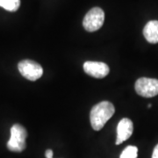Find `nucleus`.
I'll return each mask as SVG.
<instances>
[{
	"mask_svg": "<svg viewBox=\"0 0 158 158\" xmlns=\"http://www.w3.org/2000/svg\"><path fill=\"white\" fill-rule=\"evenodd\" d=\"M19 71L25 78L30 81H35L39 79L43 74V69L34 61L32 60H23L18 64Z\"/></svg>",
	"mask_w": 158,
	"mask_h": 158,
	"instance_id": "39448f33",
	"label": "nucleus"
},
{
	"mask_svg": "<svg viewBox=\"0 0 158 158\" xmlns=\"http://www.w3.org/2000/svg\"><path fill=\"white\" fill-rule=\"evenodd\" d=\"M84 70L87 75L95 78H104L106 77L110 69L105 62L88 61L84 63Z\"/></svg>",
	"mask_w": 158,
	"mask_h": 158,
	"instance_id": "423d86ee",
	"label": "nucleus"
},
{
	"mask_svg": "<svg viewBox=\"0 0 158 158\" xmlns=\"http://www.w3.org/2000/svg\"><path fill=\"white\" fill-rule=\"evenodd\" d=\"M105 21V12L99 7L90 9L83 20V26L88 32H95L100 29Z\"/></svg>",
	"mask_w": 158,
	"mask_h": 158,
	"instance_id": "7ed1b4c3",
	"label": "nucleus"
},
{
	"mask_svg": "<svg viewBox=\"0 0 158 158\" xmlns=\"http://www.w3.org/2000/svg\"><path fill=\"white\" fill-rule=\"evenodd\" d=\"M114 112L115 108L111 102L102 101L95 105L90 113V120L92 128L96 131L101 130L105 124L112 118Z\"/></svg>",
	"mask_w": 158,
	"mask_h": 158,
	"instance_id": "f257e3e1",
	"label": "nucleus"
},
{
	"mask_svg": "<svg viewBox=\"0 0 158 158\" xmlns=\"http://www.w3.org/2000/svg\"><path fill=\"white\" fill-rule=\"evenodd\" d=\"M143 35L149 43H158V20H150L143 28Z\"/></svg>",
	"mask_w": 158,
	"mask_h": 158,
	"instance_id": "6e6552de",
	"label": "nucleus"
},
{
	"mask_svg": "<svg viewBox=\"0 0 158 158\" xmlns=\"http://www.w3.org/2000/svg\"><path fill=\"white\" fill-rule=\"evenodd\" d=\"M134 131V125L128 118H123L117 126V138L116 145H119L127 139H129Z\"/></svg>",
	"mask_w": 158,
	"mask_h": 158,
	"instance_id": "0eeeda50",
	"label": "nucleus"
},
{
	"mask_svg": "<svg viewBox=\"0 0 158 158\" xmlns=\"http://www.w3.org/2000/svg\"><path fill=\"white\" fill-rule=\"evenodd\" d=\"M27 132L19 124H15L11 128V137L7 142V148L12 152H22L26 148Z\"/></svg>",
	"mask_w": 158,
	"mask_h": 158,
	"instance_id": "f03ea898",
	"label": "nucleus"
},
{
	"mask_svg": "<svg viewBox=\"0 0 158 158\" xmlns=\"http://www.w3.org/2000/svg\"><path fill=\"white\" fill-rule=\"evenodd\" d=\"M20 0H0V7L9 11H16L19 8Z\"/></svg>",
	"mask_w": 158,
	"mask_h": 158,
	"instance_id": "1a4fd4ad",
	"label": "nucleus"
},
{
	"mask_svg": "<svg viewBox=\"0 0 158 158\" xmlns=\"http://www.w3.org/2000/svg\"><path fill=\"white\" fill-rule=\"evenodd\" d=\"M138 95L143 98H152L158 95V79L141 77L135 85Z\"/></svg>",
	"mask_w": 158,
	"mask_h": 158,
	"instance_id": "20e7f679",
	"label": "nucleus"
},
{
	"mask_svg": "<svg viewBox=\"0 0 158 158\" xmlns=\"http://www.w3.org/2000/svg\"><path fill=\"white\" fill-rule=\"evenodd\" d=\"M45 156L47 158H53V150L52 149H47L45 152Z\"/></svg>",
	"mask_w": 158,
	"mask_h": 158,
	"instance_id": "9b49d317",
	"label": "nucleus"
},
{
	"mask_svg": "<svg viewBox=\"0 0 158 158\" xmlns=\"http://www.w3.org/2000/svg\"><path fill=\"white\" fill-rule=\"evenodd\" d=\"M138 148L135 146H127L122 151L119 158H137Z\"/></svg>",
	"mask_w": 158,
	"mask_h": 158,
	"instance_id": "9d476101",
	"label": "nucleus"
},
{
	"mask_svg": "<svg viewBox=\"0 0 158 158\" xmlns=\"http://www.w3.org/2000/svg\"><path fill=\"white\" fill-rule=\"evenodd\" d=\"M152 158H158V144L155 147L152 154Z\"/></svg>",
	"mask_w": 158,
	"mask_h": 158,
	"instance_id": "f8f14e48",
	"label": "nucleus"
},
{
	"mask_svg": "<svg viewBox=\"0 0 158 158\" xmlns=\"http://www.w3.org/2000/svg\"><path fill=\"white\" fill-rule=\"evenodd\" d=\"M148 108H151V104H149V105L148 106Z\"/></svg>",
	"mask_w": 158,
	"mask_h": 158,
	"instance_id": "ddd939ff",
	"label": "nucleus"
}]
</instances>
